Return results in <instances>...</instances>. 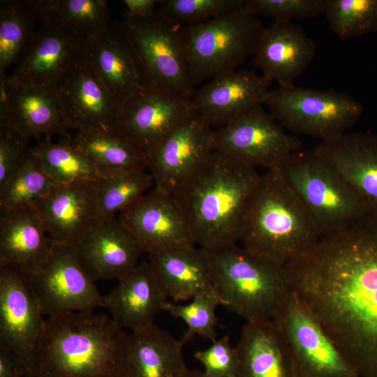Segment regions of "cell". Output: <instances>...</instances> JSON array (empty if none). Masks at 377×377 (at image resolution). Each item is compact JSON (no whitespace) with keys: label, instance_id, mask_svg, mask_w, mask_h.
<instances>
[{"label":"cell","instance_id":"cell-1","mask_svg":"<svg viewBox=\"0 0 377 377\" xmlns=\"http://www.w3.org/2000/svg\"><path fill=\"white\" fill-rule=\"evenodd\" d=\"M285 268L291 290L360 377H377V217L323 237Z\"/></svg>","mask_w":377,"mask_h":377},{"label":"cell","instance_id":"cell-2","mask_svg":"<svg viewBox=\"0 0 377 377\" xmlns=\"http://www.w3.org/2000/svg\"><path fill=\"white\" fill-rule=\"evenodd\" d=\"M261 175L212 150L172 195L196 245L239 243Z\"/></svg>","mask_w":377,"mask_h":377},{"label":"cell","instance_id":"cell-3","mask_svg":"<svg viewBox=\"0 0 377 377\" xmlns=\"http://www.w3.org/2000/svg\"><path fill=\"white\" fill-rule=\"evenodd\" d=\"M109 316L73 312L46 318L39 377H125L126 337Z\"/></svg>","mask_w":377,"mask_h":377},{"label":"cell","instance_id":"cell-4","mask_svg":"<svg viewBox=\"0 0 377 377\" xmlns=\"http://www.w3.org/2000/svg\"><path fill=\"white\" fill-rule=\"evenodd\" d=\"M321 238L311 214L281 174L261 175L239 243L286 265L313 250Z\"/></svg>","mask_w":377,"mask_h":377},{"label":"cell","instance_id":"cell-5","mask_svg":"<svg viewBox=\"0 0 377 377\" xmlns=\"http://www.w3.org/2000/svg\"><path fill=\"white\" fill-rule=\"evenodd\" d=\"M205 249L223 306L246 322L274 320L291 290L285 265L238 243Z\"/></svg>","mask_w":377,"mask_h":377},{"label":"cell","instance_id":"cell-6","mask_svg":"<svg viewBox=\"0 0 377 377\" xmlns=\"http://www.w3.org/2000/svg\"><path fill=\"white\" fill-rule=\"evenodd\" d=\"M277 172L302 202L322 237L368 216L346 180L313 149L292 154Z\"/></svg>","mask_w":377,"mask_h":377},{"label":"cell","instance_id":"cell-7","mask_svg":"<svg viewBox=\"0 0 377 377\" xmlns=\"http://www.w3.org/2000/svg\"><path fill=\"white\" fill-rule=\"evenodd\" d=\"M265 27L242 10L179 28L194 87L238 70L254 54Z\"/></svg>","mask_w":377,"mask_h":377},{"label":"cell","instance_id":"cell-8","mask_svg":"<svg viewBox=\"0 0 377 377\" xmlns=\"http://www.w3.org/2000/svg\"><path fill=\"white\" fill-rule=\"evenodd\" d=\"M263 104L287 131L321 141L346 133L363 111L362 104L346 93L295 85L269 90Z\"/></svg>","mask_w":377,"mask_h":377},{"label":"cell","instance_id":"cell-9","mask_svg":"<svg viewBox=\"0 0 377 377\" xmlns=\"http://www.w3.org/2000/svg\"><path fill=\"white\" fill-rule=\"evenodd\" d=\"M140 57L146 87L191 101L195 94L179 34V27L156 10L136 17L126 11L122 20Z\"/></svg>","mask_w":377,"mask_h":377},{"label":"cell","instance_id":"cell-10","mask_svg":"<svg viewBox=\"0 0 377 377\" xmlns=\"http://www.w3.org/2000/svg\"><path fill=\"white\" fill-rule=\"evenodd\" d=\"M274 320L289 346L296 377H360L318 319L292 290Z\"/></svg>","mask_w":377,"mask_h":377},{"label":"cell","instance_id":"cell-11","mask_svg":"<svg viewBox=\"0 0 377 377\" xmlns=\"http://www.w3.org/2000/svg\"><path fill=\"white\" fill-rule=\"evenodd\" d=\"M262 105L251 107L214 129L213 149L256 169L279 171L292 154L302 149V142L290 135Z\"/></svg>","mask_w":377,"mask_h":377},{"label":"cell","instance_id":"cell-12","mask_svg":"<svg viewBox=\"0 0 377 377\" xmlns=\"http://www.w3.org/2000/svg\"><path fill=\"white\" fill-rule=\"evenodd\" d=\"M29 274L0 265V346L13 352L27 375L38 376V355L45 321Z\"/></svg>","mask_w":377,"mask_h":377},{"label":"cell","instance_id":"cell-13","mask_svg":"<svg viewBox=\"0 0 377 377\" xmlns=\"http://www.w3.org/2000/svg\"><path fill=\"white\" fill-rule=\"evenodd\" d=\"M29 280L45 317L103 307V295L80 265L73 246L54 245Z\"/></svg>","mask_w":377,"mask_h":377},{"label":"cell","instance_id":"cell-14","mask_svg":"<svg viewBox=\"0 0 377 377\" xmlns=\"http://www.w3.org/2000/svg\"><path fill=\"white\" fill-rule=\"evenodd\" d=\"M69 128H115L121 103L81 57L52 87Z\"/></svg>","mask_w":377,"mask_h":377},{"label":"cell","instance_id":"cell-15","mask_svg":"<svg viewBox=\"0 0 377 377\" xmlns=\"http://www.w3.org/2000/svg\"><path fill=\"white\" fill-rule=\"evenodd\" d=\"M195 114L191 101L144 87L121 104L116 128L147 154Z\"/></svg>","mask_w":377,"mask_h":377},{"label":"cell","instance_id":"cell-16","mask_svg":"<svg viewBox=\"0 0 377 377\" xmlns=\"http://www.w3.org/2000/svg\"><path fill=\"white\" fill-rule=\"evenodd\" d=\"M212 127L195 113L147 154L154 187L172 195L212 151Z\"/></svg>","mask_w":377,"mask_h":377},{"label":"cell","instance_id":"cell-17","mask_svg":"<svg viewBox=\"0 0 377 377\" xmlns=\"http://www.w3.org/2000/svg\"><path fill=\"white\" fill-rule=\"evenodd\" d=\"M143 253L196 246L172 195L154 187L118 214Z\"/></svg>","mask_w":377,"mask_h":377},{"label":"cell","instance_id":"cell-18","mask_svg":"<svg viewBox=\"0 0 377 377\" xmlns=\"http://www.w3.org/2000/svg\"><path fill=\"white\" fill-rule=\"evenodd\" d=\"M0 124L39 140L66 136L69 128L52 88L15 84L5 72H0Z\"/></svg>","mask_w":377,"mask_h":377},{"label":"cell","instance_id":"cell-19","mask_svg":"<svg viewBox=\"0 0 377 377\" xmlns=\"http://www.w3.org/2000/svg\"><path fill=\"white\" fill-rule=\"evenodd\" d=\"M82 57L121 104L146 87L142 63L122 22H111L104 33L84 40Z\"/></svg>","mask_w":377,"mask_h":377},{"label":"cell","instance_id":"cell-20","mask_svg":"<svg viewBox=\"0 0 377 377\" xmlns=\"http://www.w3.org/2000/svg\"><path fill=\"white\" fill-rule=\"evenodd\" d=\"M73 247L80 265L94 282L120 279L138 265L144 253L117 216L94 222Z\"/></svg>","mask_w":377,"mask_h":377},{"label":"cell","instance_id":"cell-21","mask_svg":"<svg viewBox=\"0 0 377 377\" xmlns=\"http://www.w3.org/2000/svg\"><path fill=\"white\" fill-rule=\"evenodd\" d=\"M84 41L50 21H40L35 36L15 64L11 80L17 84L52 88L82 57Z\"/></svg>","mask_w":377,"mask_h":377},{"label":"cell","instance_id":"cell-22","mask_svg":"<svg viewBox=\"0 0 377 377\" xmlns=\"http://www.w3.org/2000/svg\"><path fill=\"white\" fill-rule=\"evenodd\" d=\"M313 149L346 180L367 215L377 217V135L345 133Z\"/></svg>","mask_w":377,"mask_h":377},{"label":"cell","instance_id":"cell-23","mask_svg":"<svg viewBox=\"0 0 377 377\" xmlns=\"http://www.w3.org/2000/svg\"><path fill=\"white\" fill-rule=\"evenodd\" d=\"M272 80L253 71L236 70L210 80L195 92V113L219 128L251 107L263 104Z\"/></svg>","mask_w":377,"mask_h":377},{"label":"cell","instance_id":"cell-24","mask_svg":"<svg viewBox=\"0 0 377 377\" xmlns=\"http://www.w3.org/2000/svg\"><path fill=\"white\" fill-rule=\"evenodd\" d=\"M317 46L303 29L292 21H274L265 27L254 53L262 74L279 87L295 85L316 54Z\"/></svg>","mask_w":377,"mask_h":377},{"label":"cell","instance_id":"cell-25","mask_svg":"<svg viewBox=\"0 0 377 377\" xmlns=\"http://www.w3.org/2000/svg\"><path fill=\"white\" fill-rule=\"evenodd\" d=\"M103 307L122 329L131 332L146 328L168 302L148 261L138 263L118 280L117 286L103 296Z\"/></svg>","mask_w":377,"mask_h":377},{"label":"cell","instance_id":"cell-26","mask_svg":"<svg viewBox=\"0 0 377 377\" xmlns=\"http://www.w3.org/2000/svg\"><path fill=\"white\" fill-rule=\"evenodd\" d=\"M94 180L57 184L34 206L54 245L74 246L94 223Z\"/></svg>","mask_w":377,"mask_h":377},{"label":"cell","instance_id":"cell-27","mask_svg":"<svg viewBox=\"0 0 377 377\" xmlns=\"http://www.w3.org/2000/svg\"><path fill=\"white\" fill-rule=\"evenodd\" d=\"M147 255L160 286L173 302L191 300L200 295L220 297L205 249L184 246Z\"/></svg>","mask_w":377,"mask_h":377},{"label":"cell","instance_id":"cell-28","mask_svg":"<svg viewBox=\"0 0 377 377\" xmlns=\"http://www.w3.org/2000/svg\"><path fill=\"white\" fill-rule=\"evenodd\" d=\"M53 246L34 205L0 209V265L16 266L31 274Z\"/></svg>","mask_w":377,"mask_h":377},{"label":"cell","instance_id":"cell-29","mask_svg":"<svg viewBox=\"0 0 377 377\" xmlns=\"http://www.w3.org/2000/svg\"><path fill=\"white\" fill-rule=\"evenodd\" d=\"M235 348L237 377H296L289 346L274 320L246 322Z\"/></svg>","mask_w":377,"mask_h":377},{"label":"cell","instance_id":"cell-30","mask_svg":"<svg viewBox=\"0 0 377 377\" xmlns=\"http://www.w3.org/2000/svg\"><path fill=\"white\" fill-rule=\"evenodd\" d=\"M184 344L154 324L131 332L124 344L125 377H185Z\"/></svg>","mask_w":377,"mask_h":377},{"label":"cell","instance_id":"cell-31","mask_svg":"<svg viewBox=\"0 0 377 377\" xmlns=\"http://www.w3.org/2000/svg\"><path fill=\"white\" fill-rule=\"evenodd\" d=\"M69 140L99 174L147 170V154L117 128L77 131Z\"/></svg>","mask_w":377,"mask_h":377},{"label":"cell","instance_id":"cell-32","mask_svg":"<svg viewBox=\"0 0 377 377\" xmlns=\"http://www.w3.org/2000/svg\"><path fill=\"white\" fill-rule=\"evenodd\" d=\"M27 5L36 20H50L82 40L104 33L110 24L105 0H28Z\"/></svg>","mask_w":377,"mask_h":377},{"label":"cell","instance_id":"cell-33","mask_svg":"<svg viewBox=\"0 0 377 377\" xmlns=\"http://www.w3.org/2000/svg\"><path fill=\"white\" fill-rule=\"evenodd\" d=\"M154 187L153 178L147 170L100 174L94 180V222L117 216Z\"/></svg>","mask_w":377,"mask_h":377},{"label":"cell","instance_id":"cell-34","mask_svg":"<svg viewBox=\"0 0 377 377\" xmlns=\"http://www.w3.org/2000/svg\"><path fill=\"white\" fill-rule=\"evenodd\" d=\"M31 149L57 184L95 180L100 175L91 162L71 144L69 137L57 142L51 138H44Z\"/></svg>","mask_w":377,"mask_h":377},{"label":"cell","instance_id":"cell-35","mask_svg":"<svg viewBox=\"0 0 377 377\" xmlns=\"http://www.w3.org/2000/svg\"><path fill=\"white\" fill-rule=\"evenodd\" d=\"M36 20L25 1H0V72L15 64L29 45Z\"/></svg>","mask_w":377,"mask_h":377},{"label":"cell","instance_id":"cell-36","mask_svg":"<svg viewBox=\"0 0 377 377\" xmlns=\"http://www.w3.org/2000/svg\"><path fill=\"white\" fill-rule=\"evenodd\" d=\"M57 184L29 148L20 167L0 188V209L34 205Z\"/></svg>","mask_w":377,"mask_h":377},{"label":"cell","instance_id":"cell-37","mask_svg":"<svg viewBox=\"0 0 377 377\" xmlns=\"http://www.w3.org/2000/svg\"><path fill=\"white\" fill-rule=\"evenodd\" d=\"M328 26L347 40L377 31V0H326Z\"/></svg>","mask_w":377,"mask_h":377},{"label":"cell","instance_id":"cell-38","mask_svg":"<svg viewBox=\"0 0 377 377\" xmlns=\"http://www.w3.org/2000/svg\"><path fill=\"white\" fill-rule=\"evenodd\" d=\"M245 0H160L156 11L177 27L195 24L244 9Z\"/></svg>","mask_w":377,"mask_h":377},{"label":"cell","instance_id":"cell-39","mask_svg":"<svg viewBox=\"0 0 377 377\" xmlns=\"http://www.w3.org/2000/svg\"><path fill=\"white\" fill-rule=\"evenodd\" d=\"M223 306L220 297L213 295H200L185 304L168 302L164 311L175 318L182 319L187 330L182 340L186 343L195 336L202 337L212 342L216 339V309Z\"/></svg>","mask_w":377,"mask_h":377},{"label":"cell","instance_id":"cell-40","mask_svg":"<svg viewBox=\"0 0 377 377\" xmlns=\"http://www.w3.org/2000/svg\"><path fill=\"white\" fill-rule=\"evenodd\" d=\"M326 0H247L244 8L260 17H271L274 21L311 19L325 13Z\"/></svg>","mask_w":377,"mask_h":377},{"label":"cell","instance_id":"cell-41","mask_svg":"<svg viewBox=\"0 0 377 377\" xmlns=\"http://www.w3.org/2000/svg\"><path fill=\"white\" fill-rule=\"evenodd\" d=\"M194 357L202 365L207 377H237V355L228 335L212 341L209 347L196 351Z\"/></svg>","mask_w":377,"mask_h":377},{"label":"cell","instance_id":"cell-42","mask_svg":"<svg viewBox=\"0 0 377 377\" xmlns=\"http://www.w3.org/2000/svg\"><path fill=\"white\" fill-rule=\"evenodd\" d=\"M28 140L12 126L0 124V188L20 167L29 149Z\"/></svg>","mask_w":377,"mask_h":377},{"label":"cell","instance_id":"cell-43","mask_svg":"<svg viewBox=\"0 0 377 377\" xmlns=\"http://www.w3.org/2000/svg\"><path fill=\"white\" fill-rule=\"evenodd\" d=\"M25 367L10 350L0 346V377H25Z\"/></svg>","mask_w":377,"mask_h":377},{"label":"cell","instance_id":"cell-44","mask_svg":"<svg viewBox=\"0 0 377 377\" xmlns=\"http://www.w3.org/2000/svg\"><path fill=\"white\" fill-rule=\"evenodd\" d=\"M126 12L136 17H147L157 8L158 0H124Z\"/></svg>","mask_w":377,"mask_h":377},{"label":"cell","instance_id":"cell-45","mask_svg":"<svg viewBox=\"0 0 377 377\" xmlns=\"http://www.w3.org/2000/svg\"><path fill=\"white\" fill-rule=\"evenodd\" d=\"M185 377H207L205 375L203 371L189 370Z\"/></svg>","mask_w":377,"mask_h":377},{"label":"cell","instance_id":"cell-46","mask_svg":"<svg viewBox=\"0 0 377 377\" xmlns=\"http://www.w3.org/2000/svg\"><path fill=\"white\" fill-rule=\"evenodd\" d=\"M25 377H39L37 375H27Z\"/></svg>","mask_w":377,"mask_h":377}]
</instances>
